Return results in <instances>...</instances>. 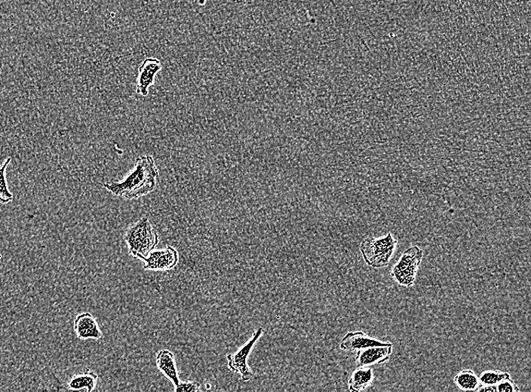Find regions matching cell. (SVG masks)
<instances>
[{"label":"cell","instance_id":"18","mask_svg":"<svg viewBox=\"0 0 531 392\" xmlns=\"http://www.w3.org/2000/svg\"><path fill=\"white\" fill-rule=\"evenodd\" d=\"M201 384L197 382H180L175 387L176 392H196L199 391Z\"/></svg>","mask_w":531,"mask_h":392},{"label":"cell","instance_id":"17","mask_svg":"<svg viewBox=\"0 0 531 392\" xmlns=\"http://www.w3.org/2000/svg\"><path fill=\"white\" fill-rule=\"evenodd\" d=\"M497 392H516L519 391V388L513 381L511 377L503 379L497 386Z\"/></svg>","mask_w":531,"mask_h":392},{"label":"cell","instance_id":"2","mask_svg":"<svg viewBox=\"0 0 531 392\" xmlns=\"http://www.w3.org/2000/svg\"><path fill=\"white\" fill-rule=\"evenodd\" d=\"M124 239L129 254L138 259L148 256L160 241L158 232L153 227L148 217H143L128 228Z\"/></svg>","mask_w":531,"mask_h":392},{"label":"cell","instance_id":"8","mask_svg":"<svg viewBox=\"0 0 531 392\" xmlns=\"http://www.w3.org/2000/svg\"><path fill=\"white\" fill-rule=\"evenodd\" d=\"M392 343L370 337L361 332H349L341 340L340 348L344 351L355 352L376 347L392 346Z\"/></svg>","mask_w":531,"mask_h":392},{"label":"cell","instance_id":"6","mask_svg":"<svg viewBox=\"0 0 531 392\" xmlns=\"http://www.w3.org/2000/svg\"><path fill=\"white\" fill-rule=\"evenodd\" d=\"M145 262L144 269L150 271L165 272L175 268L178 262L177 251L171 246L164 250L153 251L146 257L140 259Z\"/></svg>","mask_w":531,"mask_h":392},{"label":"cell","instance_id":"1","mask_svg":"<svg viewBox=\"0 0 531 392\" xmlns=\"http://www.w3.org/2000/svg\"><path fill=\"white\" fill-rule=\"evenodd\" d=\"M158 178L159 170L153 158L143 156L136 158L134 168L122 180L106 183L104 187L117 197L138 200L155 190Z\"/></svg>","mask_w":531,"mask_h":392},{"label":"cell","instance_id":"12","mask_svg":"<svg viewBox=\"0 0 531 392\" xmlns=\"http://www.w3.org/2000/svg\"><path fill=\"white\" fill-rule=\"evenodd\" d=\"M99 376L89 370L72 376L67 383V388L71 391L87 390L92 391L98 383Z\"/></svg>","mask_w":531,"mask_h":392},{"label":"cell","instance_id":"4","mask_svg":"<svg viewBox=\"0 0 531 392\" xmlns=\"http://www.w3.org/2000/svg\"><path fill=\"white\" fill-rule=\"evenodd\" d=\"M424 252L418 246L407 249L392 268L391 276L396 283L405 288L412 287Z\"/></svg>","mask_w":531,"mask_h":392},{"label":"cell","instance_id":"10","mask_svg":"<svg viewBox=\"0 0 531 392\" xmlns=\"http://www.w3.org/2000/svg\"><path fill=\"white\" fill-rule=\"evenodd\" d=\"M75 330L77 337L82 340L99 339L102 337L98 323L89 312H83L77 316Z\"/></svg>","mask_w":531,"mask_h":392},{"label":"cell","instance_id":"14","mask_svg":"<svg viewBox=\"0 0 531 392\" xmlns=\"http://www.w3.org/2000/svg\"><path fill=\"white\" fill-rule=\"evenodd\" d=\"M454 383L459 388L470 391H476L481 385L478 376L471 370H464L457 374Z\"/></svg>","mask_w":531,"mask_h":392},{"label":"cell","instance_id":"9","mask_svg":"<svg viewBox=\"0 0 531 392\" xmlns=\"http://www.w3.org/2000/svg\"><path fill=\"white\" fill-rule=\"evenodd\" d=\"M393 352V345L376 347L357 351L356 363L358 369H368L388 361Z\"/></svg>","mask_w":531,"mask_h":392},{"label":"cell","instance_id":"11","mask_svg":"<svg viewBox=\"0 0 531 392\" xmlns=\"http://www.w3.org/2000/svg\"><path fill=\"white\" fill-rule=\"evenodd\" d=\"M155 361L158 369L176 387L180 378L174 354L170 350L163 349L157 353Z\"/></svg>","mask_w":531,"mask_h":392},{"label":"cell","instance_id":"3","mask_svg":"<svg viewBox=\"0 0 531 392\" xmlns=\"http://www.w3.org/2000/svg\"><path fill=\"white\" fill-rule=\"evenodd\" d=\"M397 243L391 234L381 238H366L360 245V251L368 266L381 268L389 264Z\"/></svg>","mask_w":531,"mask_h":392},{"label":"cell","instance_id":"7","mask_svg":"<svg viewBox=\"0 0 531 392\" xmlns=\"http://www.w3.org/2000/svg\"><path fill=\"white\" fill-rule=\"evenodd\" d=\"M163 65L158 58H148L143 60L138 68L136 82V92L143 97H147L149 89L155 82L157 75L162 70Z\"/></svg>","mask_w":531,"mask_h":392},{"label":"cell","instance_id":"5","mask_svg":"<svg viewBox=\"0 0 531 392\" xmlns=\"http://www.w3.org/2000/svg\"><path fill=\"white\" fill-rule=\"evenodd\" d=\"M262 334L263 328L260 327L253 334L252 337L245 346L241 347L236 353L227 355L226 359L229 370L239 374L241 379L245 382L251 381L253 377V374L249 369L247 361L252 348L255 346Z\"/></svg>","mask_w":531,"mask_h":392},{"label":"cell","instance_id":"15","mask_svg":"<svg viewBox=\"0 0 531 392\" xmlns=\"http://www.w3.org/2000/svg\"><path fill=\"white\" fill-rule=\"evenodd\" d=\"M11 158H8L0 165V204L6 205L13 200L14 196L9 188L6 179V169L11 163Z\"/></svg>","mask_w":531,"mask_h":392},{"label":"cell","instance_id":"13","mask_svg":"<svg viewBox=\"0 0 531 392\" xmlns=\"http://www.w3.org/2000/svg\"><path fill=\"white\" fill-rule=\"evenodd\" d=\"M373 379V374L371 367H368V369H358L349 378V390L352 392L363 391L371 384Z\"/></svg>","mask_w":531,"mask_h":392},{"label":"cell","instance_id":"16","mask_svg":"<svg viewBox=\"0 0 531 392\" xmlns=\"http://www.w3.org/2000/svg\"><path fill=\"white\" fill-rule=\"evenodd\" d=\"M510 377L511 376L508 373L500 371H488L482 373L478 379L481 386H497L503 379Z\"/></svg>","mask_w":531,"mask_h":392},{"label":"cell","instance_id":"19","mask_svg":"<svg viewBox=\"0 0 531 392\" xmlns=\"http://www.w3.org/2000/svg\"><path fill=\"white\" fill-rule=\"evenodd\" d=\"M476 391L480 392H497L496 386H481L478 388Z\"/></svg>","mask_w":531,"mask_h":392}]
</instances>
